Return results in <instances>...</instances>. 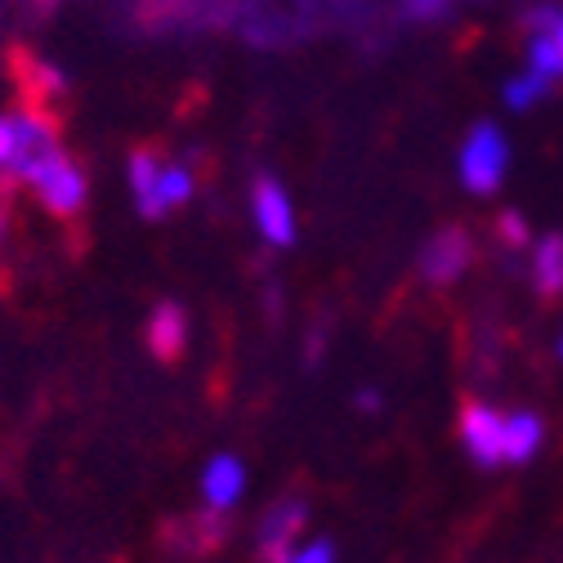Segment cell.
<instances>
[{
    "instance_id": "44dd1931",
    "label": "cell",
    "mask_w": 563,
    "mask_h": 563,
    "mask_svg": "<svg viewBox=\"0 0 563 563\" xmlns=\"http://www.w3.org/2000/svg\"><path fill=\"white\" fill-rule=\"evenodd\" d=\"M559 358H563V335H559Z\"/></svg>"
},
{
    "instance_id": "277c9868",
    "label": "cell",
    "mask_w": 563,
    "mask_h": 563,
    "mask_svg": "<svg viewBox=\"0 0 563 563\" xmlns=\"http://www.w3.org/2000/svg\"><path fill=\"white\" fill-rule=\"evenodd\" d=\"M474 260V242L465 229H439L426 251H420V277L434 282V287H448V282H456Z\"/></svg>"
},
{
    "instance_id": "8992f818",
    "label": "cell",
    "mask_w": 563,
    "mask_h": 563,
    "mask_svg": "<svg viewBox=\"0 0 563 563\" xmlns=\"http://www.w3.org/2000/svg\"><path fill=\"white\" fill-rule=\"evenodd\" d=\"M309 523V506L305 501H277L264 519H260V554L264 563H287L296 554V537Z\"/></svg>"
},
{
    "instance_id": "ac0fdd59",
    "label": "cell",
    "mask_w": 563,
    "mask_h": 563,
    "mask_svg": "<svg viewBox=\"0 0 563 563\" xmlns=\"http://www.w3.org/2000/svg\"><path fill=\"white\" fill-rule=\"evenodd\" d=\"M287 563H335V545L331 541H305V545H296V554Z\"/></svg>"
},
{
    "instance_id": "9a60e30c",
    "label": "cell",
    "mask_w": 563,
    "mask_h": 563,
    "mask_svg": "<svg viewBox=\"0 0 563 563\" xmlns=\"http://www.w3.org/2000/svg\"><path fill=\"white\" fill-rule=\"evenodd\" d=\"M456 5H461V0H398V14H402L407 23H439V19H448Z\"/></svg>"
},
{
    "instance_id": "ba28073f",
    "label": "cell",
    "mask_w": 563,
    "mask_h": 563,
    "mask_svg": "<svg viewBox=\"0 0 563 563\" xmlns=\"http://www.w3.org/2000/svg\"><path fill=\"white\" fill-rule=\"evenodd\" d=\"M148 344H153V354L157 358H179L184 354V344H188V318L179 305H162L148 322Z\"/></svg>"
},
{
    "instance_id": "2e32d148",
    "label": "cell",
    "mask_w": 563,
    "mask_h": 563,
    "mask_svg": "<svg viewBox=\"0 0 563 563\" xmlns=\"http://www.w3.org/2000/svg\"><path fill=\"white\" fill-rule=\"evenodd\" d=\"M14 153H19V112H5L0 117V170L5 175L14 166Z\"/></svg>"
},
{
    "instance_id": "d6986e66",
    "label": "cell",
    "mask_w": 563,
    "mask_h": 563,
    "mask_svg": "<svg viewBox=\"0 0 563 563\" xmlns=\"http://www.w3.org/2000/svg\"><path fill=\"white\" fill-rule=\"evenodd\" d=\"M358 407H363V411H380V394L363 389V394H358Z\"/></svg>"
},
{
    "instance_id": "5b68a950",
    "label": "cell",
    "mask_w": 563,
    "mask_h": 563,
    "mask_svg": "<svg viewBox=\"0 0 563 563\" xmlns=\"http://www.w3.org/2000/svg\"><path fill=\"white\" fill-rule=\"evenodd\" d=\"M461 443L478 465H497L506 448V416L487 402H465L461 407Z\"/></svg>"
},
{
    "instance_id": "6da1fadb",
    "label": "cell",
    "mask_w": 563,
    "mask_h": 563,
    "mask_svg": "<svg viewBox=\"0 0 563 563\" xmlns=\"http://www.w3.org/2000/svg\"><path fill=\"white\" fill-rule=\"evenodd\" d=\"M456 170H461V184L474 192V197H487V192H497L506 170H510V144H506V134L483 121L465 134V144H461V157H456Z\"/></svg>"
},
{
    "instance_id": "3957f363",
    "label": "cell",
    "mask_w": 563,
    "mask_h": 563,
    "mask_svg": "<svg viewBox=\"0 0 563 563\" xmlns=\"http://www.w3.org/2000/svg\"><path fill=\"white\" fill-rule=\"evenodd\" d=\"M251 216H255V229L264 233L268 246H291L296 242V210H291V197L277 179H255L251 188Z\"/></svg>"
},
{
    "instance_id": "ffe728a7",
    "label": "cell",
    "mask_w": 563,
    "mask_h": 563,
    "mask_svg": "<svg viewBox=\"0 0 563 563\" xmlns=\"http://www.w3.org/2000/svg\"><path fill=\"white\" fill-rule=\"evenodd\" d=\"M554 41H559V49H563V19H559V27H554Z\"/></svg>"
},
{
    "instance_id": "8fae6325",
    "label": "cell",
    "mask_w": 563,
    "mask_h": 563,
    "mask_svg": "<svg viewBox=\"0 0 563 563\" xmlns=\"http://www.w3.org/2000/svg\"><path fill=\"white\" fill-rule=\"evenodd\" d=\"M162 157L153 153V148H139L134 157H130V188H134V201H139V210L153 220V201H157V179H162Z\"/></svg>"
},
{
    "instance_id": "7a4b0ae2",
    "label": "cell",
    "mask_w": 563,
    "mask_h": 563,
    "mask_svg": "<svg viewBox=\"0 0 563 563\" xmlns=\"http://www.w3.org/2000/svg\"><path fill=\"white\" fill-rule=\"evenodd\" d=\"M32 188H36V197H41V206L54 210V216H77V210L86 206V192H90L81 166L67 157V153H54V157L32 175Z\"/></svg>"
},
{
    "instance_id": "4fadbf2b",
    "label": "cell",
    "mask_w": 563,
    "mask_h": 563,
    "mask_svg": "<svg viewBox=\"0 0 563 563\" xmlns=\"http://www.w3.org/2000/svg\"><path fill=\"white\" fill-rule=\"evenodd\" d=\"M528 73H537V77H545V81H563V49H559V41L554 36H532V45H528Z\"/></svg>"
},
{
    "instance_id": "7c38bea8",
    "label": "cell",
    "mask_w": 563,
    "mask_h": 563,
    "mask_svg": "<svg viewBox=\"0 0 563 563\" xmlns=\"http://www.w3.org/2000/svg\"><path fill=\"white\" fill-rule=\"evenodd\" d=\"M192 192H197V179H192V170H188L184 162H166V166H162V179H157V201H153V220H162L166 210L184 206V201H188Z\"/></svg>"
},
{
    "instance_id": "9c48e42d",
    "label": "cell",
    "mask_w": 563,
    "mask_h": 563,
    "mask_svg": "<svg viewBox=\"0 0 563 563\" xmlns=\"http://www.w3.org/2000/svg\"><path fill=\"white\" fill-rule=\"evenodd\" d=\"M532 287L545 300L563 296V233H550V238L537 242V251H532Z\"/></svg>"
},
{
    "instance_id": "30bf717a",
    "label": "cell",
    "mask_w": 563,
    "mask_h": 563,
    "mask_svg": "<svg viewBox=\"0 0 563 563\" xmlns=\"http://www.w3.org/2000/svg\"><path fill=\"white\" fill-rule=\"evenodd\" d=\"M541 439H545L541 416H532V411H515V416H506V448H501V461H515V465L532 461L537 448H541Z\"/></svg>"
},
{
    "instance_id": "52a82bcc",
    "label": "cell",
    "mask_w": 563,
    "mask_h": 563,
    "mask_svg": "<svg viewBox=\"0 0 563 563\" xmlns=\"http://www.w3.org/2000/svg\"><path fill=\"white\" fill-rule=\"evenodd\" d=\"M242 492H246V465L238 456H210L206 470H201V501L206 510H220L229 515L238 501H242Z\"/></svg>"
},
{
    "instance_id": "e0dca14e",
    "label": "cell",
    "mask_w": 563,
    "mask_h": 563,
    "mask_svg": "<svg viewBox=\"0 0 563 563\" xmlns=\"http://www.w3.org/2000/svg\"><path fill=\"white\" fill-rule=\"evenodd\" d=\"M497 238H501L510 251L528 246V220L519 216V210H501V220H497Z\"/></svg>"
},
{
    "instance_id": "5bb4252c",
    "label": "cell",
    "mask_w": 563,
    "mask_h": 563,
    "mask_svg": "<svg viewBox=\"0 0 563 563\" xmlns=\"http://www.w3.org/2000/svg\"><path fill=\"white\" fill-rule=\"evenodd\" d=\"M550 90H554V81H545V77L528 73V77H510V81H506V90H501V99H506V108L523 112V108L541 103V99H545Z\"/></svg>"
}]
</instances>
